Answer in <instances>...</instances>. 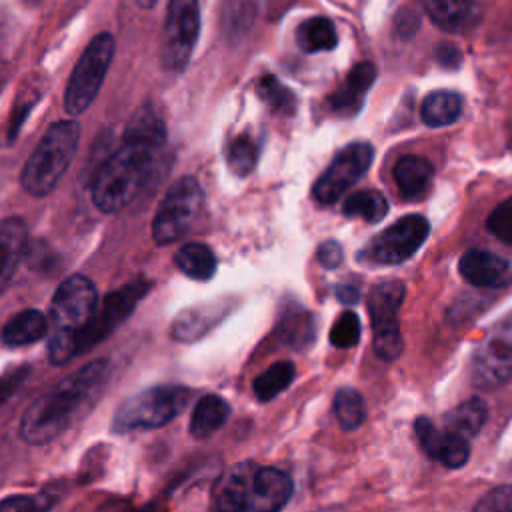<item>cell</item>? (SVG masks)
Segmentation results:
<instances>
[{
    "label": "cell",
    "instance_id": "obj_24",
    "mask_svg": "<svg viewBox=\"0 0 512 512\" xmlns=\"http://www.w3.org/2000/svg\"><path fill=\"white\" fill-rule=\"evenodd\" d=\"M462 100L456 92L434 90L422 102V120L432 128L448 126L460 118Z\"/></svg>",
    "mask_w": 512,
    "mask_h": 512
},
{
    "label": "cell",
    "instance_id": "obj_18",
    "mask_svg": "<svg viewBox=\"0 0 512 512\" xmlns=\"http://www.w3.org/2000/svg\"><path fill=\"white\" fill-rule=\"evenodd\" d=\"M376 80V66L372 62H358L346 76L344 84L328 96V104L334 112H344V114H354L366 90L374 84Z\"/></svg>",
    "mask_w": 512,
    "mask_h": 512
},
{
    "label": "cell",
    "instance_id": "obj_23",
    "mask_svg": "<svg viewBox=\"0 0 512 512\" xmlns=\"http://www.w3.org/2000/svg\"><path fill=\"white\" fill-rule=\"evenodd\" d=\"M174 262L182 274L192 280H210L216 272V256L202 242H186L174 254Z\"/></svg>",
    "mask_w": 512,
    "mask_h": 512
},
{
    "label": "cell",
    "instance_id": "obj_31",
    "mask_svg": "<svg viewBox=\"0 0 512 512\" xmlns=\"http://www.w3.org/2000/svg\"><path fill=\"white\" fill-rule=\"evenodd\" d=\"M226 160L230 170L236 176H246L254 170L256 160H258V148L256 142L252 140L250 134H238L236 138H232L228 152H226Z\"/></svg>",
    "mask_w": 512,
    "mask_h": 512
},
{
    "label": "cell",
    "instance_id": "obj_15",
    "mask_svg": "<svg viewBox=\"0 0 512 512\" xmlns=\"http://www.w3.org/2000/svg\"><path fill=\"white\" fill-rule=\"evenodd\" d=\"M414 434L422 450L440 464L448 468H460L468 462L470 444L468 438H462L450 430H438L428 418L420 416L414 422Z\"/></svg>",
    "mask_w": 512,
    "mask_h": 512
},
{
    "label": "cell",
    "instance_id": "obj_7",
    "mask_svg": "<svg viewBox=\"0 0 512 512\" xmlns=\"http://www.w3.org/2000/svg\"><path fill=\"white\" fill-rule=\"evenodd\" d=\"M114 36L110 32L96 34L78 58L64 92V108L70 116L82 114L98 96L114 56Z\"/></svg>",
    "mask_w": 512,
    "mask_h": 512
},
{
    "label": "cell",
    "instance_id": "obj_12",
    "mask_svg": "<svg viewBox=\"0 0 512 512\" xmlns=\"http://www.w3.org/2000/svg\"><path fill=\"white\" fill-rule=\"evenodd\" d=\"M148 284L136 282L126 284L122 288H116L104 296V300L98 304L94 316L90 322L76 334L74 338V358L84 354L86 350L94 348L102 338H106L118 324H122L132 310L138 306V302L148 292Z\"/></svg>",
    "mask_w": 512,
    "mask_h": 512
},
{
    "label": "cell",
    "instance_id": "obj_16",
    "mask_svg": "<svg viewBox=\"0 0 512 512\" xmlns=\"http://www.w3.org/2000/svg\"><path fill=\"white\" fill-rule=\"evenodd\" d=\"M458 270L464 280L480 288H504L512 284V260L486 250L464 252Z\"/></svg>",
    "mask_w": 512,
    "mask_h": 512
},
{
    "label": "cell",
    "instance_id": "obj_25",
    "mask_svg": "<svg viewBox=\"0 0 512 512\" xmlns=\"http://www.w3.org/2000/svg\"><path fill=\"white\" fill-rule=\"evenodd\" d=\"M296 42L304 52H324L332 50L338 42L336 28L326 16H312L304 20L296 30Z\"/></svg>",
    "mask_w": 512,
    "mask_h": 512
},
{
    "label": "cell",
    "instance_id": "obj_40",
    "mask_svg": "<svg viewBox=\"0 0 512 512\" xmlns=\"http://www.w3.org/2000/svg\"><path fill=\"white\" fill-rule=\"evenodd\" d=\"M336 296L342 304H356L360 298V290L352 284H340L336 286Z\"/></svg>",
    "mask_w": 512,
    "mask_h": 512
},
{
    "label": "cell",
    "instance_id": "obj_2",
    "mask_svg": "<svg viewBox=\"0 0 512 512\" xmlns=\"http://www.w3.org/2000/svg\"><path fill=\"white\" fill-rule=\"evenodd\" d=\"M108 370L106 360H94L64 378L44 396L36 398L20 420V436L32 446L58 438L74 420L76 412L90 400Z\"/></svg>",
    "mask_w": 512,
    "mask_h": 512
},
{
    "label": "cell",
    "instance_id": "obj_32",
    "mask_svg": "<svg viewBox=\"0 0 512 512\" xmlns=\"http://www.w3.org/2000/svg\"><path fill=\"white\" fill-rule=\"evenodd\" d=\"M258 96L278 112H292L296 108L294 94L272 74H266L258 82Z\"/></svg>",
    "mask_w": 512,
    "mask_h": 512
},
{
    "label": "cell",
    "instance_id": "obj_8",
    "mask_svg": "<svg viewBox=\"0 0 512 512\" xmlns=\"http://www.w3.org/2000/svg\"><path fill=\"white\" fill-rule=\"evenodd\" d=\"M202 202L204 192L194 176H182L170 184L152 220V236L156 244H172L180 240L196 222Z\"/></svg>",
    "mask_w": 512,
    "mask_h": 512
},
{
    "label": "cell",
    "instance_id": "obj_13",
    "mask_svg": "<svg viewBox=\"0 0 512 512\" xmlns=\"http://www.w3.org/2000/svg\"><path fill=\"white\" fill-rule=\"evenodd\" d=\"M374 158V150L368 142H354L344 146L330 166L322 172V176L316 180L312 188V196L320 204H334L356 184L364 172L370 168Z\"/></svg>",
    "mask_w": 512,
    "mask_h": 512
},
{
    "label": "cell",
    "instance_id": "obj_41",
    "mask_svg": "<svg viewBox=\"0 0 512 512\" xmlns=\"http://www.w3.org/2000/svg\"><path fill=\"white\" fill-rule=\"evenodd\" d=\"M438 58H440V62H442L444 66L456 68L458 62H460V52H458L454 46H440Z\"/></svg>",
    "mask_w": 512,
    "mask_h": 512
},
{
    "label": "cell",
    "instance_id": "obj_26",
    "mask_svg": "<svg viewBox=\"0 0 512 512\" xmlns=\"http://www.w3.org/2000/svg\"><path fill=\"white\" fill-rule=\"evenodd\" d=\"M488 416L486 402L480 398H470L458 404L448 416H446V430L462 436L472 438L480 432Z\"/></svg>",
    "mask_w": 512,
    "mask_h": 512
},
{
    "label": "cell",
    "instance_id": "obj_38",
    "mask_svg": "<svg viewBox=\"0 0 512 512\" xmlns=\"http://www.w3.org/2000/svg\"><path fill=\"white\" fill-rule=\"evenodd\" d=\"M28 372H30L28 366H20V368H14L0 376V406L18 390V386L26 380Z\"/></svg>",
    "mask_w": 512,
    "mask_h": 512
},
{
    "label": "cell",
    "instance_id": "obj_34",
    "mask_svg": "<svg viewBox=\"0 0 512 512\" xmlns=\"http://www.w3.org/2000/svg\"><path fill=\"white\" fill-rule=\"evenodd\" d=\"M56 502V496L50 490H44L36 496L14 494L0 500V512H46Z\"/></svg>",
    "mask_w": 512,
    "mask_h": 512
},
{
    "label": "cell",
    "instance_id": "obj_1",
    "mask_svg": "<svg viewBox=\"0 0 512 512\" xmlns=\"http://www.w3.org/2000/svg\"><path fill=\"white\" fill-rule=\"evenodd\" d=\"M166 142V128L152 106L138 108L126 124L122 146L98 168L92 200L98 210L112 214L126 208L142 188L158 150Z\"/></svg>",
    "mask_w": 512,
    "mask_h": 512
},
{
    "label": "cell",
    "instance_id": "obj_35",
    "mask_svg": "<svg viewBox=\"0 0 512 512\" xmlns=\"http://www.w3.org/2000/svg\"><path fill=\"white\" fill-rule=\"evenodd\" d=\"M360 340V318L356 312H342L330 330V342L336 348H352Z\"/></svg>",
    "mask_w": 512,
    "mask_h": 512
},
{
    "label": "cell",
    "instance_id": "obj_9",
    "mask_svg": "<svg viewBox=\"0 0 512 512\" xmlns=\"http://www.w3.org/2000/svg\"><path fill=\"white\" fill-rule=\"evenodd\" d=\"M406 288L400 280H384L376 284L368 296V312L372 320L374 352L380 360L392 362L402 354V332L398 310L404 302Z\"/></svg>",
    "mask_w": 512,
    "mask_h": 512
},
{
    "label": "cell",
    "instance_id": "obj_29",
    "mask_svg": "<svg viewBox=\"0 0 512 512\" xmlns=\"http://www.w3.org/2000/svg\"><path fill=\"white\" fill-rule=\"evenodd\" d=\"M334 416L344 430H356L364 418V400L354 388H342L334 396Z\"/></svg>",
    "mask_w": 512,
    "mask_h": 512
},
{
    "label": "cell",
    "instance_id": "obj_21",
    "mask_svg": "<svg viewBox=\"0 0 512 512\" xmlns=\"http://www.w3.org/2000/svg\"><path fill=\"white\" fill-rule=\"evenodd\" d=\"M48 330V318L36 310H20L2 328V342L6 346H24L40 340Z\"/></svg>",
    "mask_w": 512,
    "mask_h": 512
},
{
    "label": "cell",
    "instance_id": "obj_6",
    "mask_svg": "<svg viewBox=\"0 0 512 512\" xmlns=\"http://www.w3.org/2000/svg\"><path fill=\"white\" fill-rule=\"evenodd\" d=\"M192 392L178 384H158L128 396L114 412L112 430L118 434L152 430L172 422L188 404Z\"/></svg>",
    "mask_w": 512,
    "mask_h": 512
},
{
    "label": "cell",
    "instance_id": "obj_30",
    "mask_svg": "<svg viewBox=\"0 0 512 512\" xmlns=\"http://www.w3.org/2000/svg\"><path fill=\"white\" fill-rule=\"evenodd\" d=\"M218 310V304L214 306H202L196 310H186L182 312L174 322H172V336L176 340H196L208 326H212L214 320H206L208 316H216L212 312Z\"/></svg>",
    "mask_w": 512,
    "mask_h": 512
},
{
    "label": "cell",
    "instance_id": "obj_10",
    "mask_svg": "<svg viewBox=\"0 0 512 512\" xmlns=\"http://www.w3.org/2000/svg\"><path fill=\"white\" fill-rule=\"evenodd\" d=\"M470 374L480 390H494L512 378V312L500 318L476 346Z\"/></svg>",
    "mask_w": 512,
    "mask_h": 512
},
{
    "label": "cell",
    "instance_id": "obj_22",
    "mask_svg": "<svg viewBox=\"0 0 512 512\" xmlns=\"http://www.w3.org/2000/svg\"><path fill=\"white\" fill-rule=\"evenodd\" d=\"M430 176H432V166L428 164V160L420 156L406 154L394 164V180L404 198L420 196L426 190Z\"/></svg>",
    "mask_w": 512,
    "mask_h": 512
},
{
    "label": "cell",
    "instance_id": "obj_36",
    "mask_svg": "<svg viewBox=\"0 0 512 512\" xmlns=\"http://www.w3.org/2000/svg\"><path fill=\"white\" fill-rule=\"evenodd\" d=\"M488 230L502 240L504 244H512V196L498 204L488 216Z\"/></svg>",
    "mask_w": 512,
    "mask_h": 512
},
{
    "label": "cell",
    "instance_id": "obj_3",
    "mask_svg": "<svg viewBox=\"0 0 512 512\" xmlns=\"http://www.w3.org/2000/svg\"><path fill=\"white\" fill-rule=\"evenodd\" d=\"M292 496V480L274 466L238 462L214 490V512H280Z\"/></svg>",
    "mask_w": 512,
    "mask_h": 512
},
{
    "label": "cell",
    "instance_id": "obj_42",
    "mask_svg": "<svg viewBox=\"0 0 512 512\" xmlns=\"http://www.w3.org/2000/svg\"><path fill=\"white\" fill-rule=\"evenodd\" d=\"M136 4H138L140 8H144V10H150V8L156 4V0H136Z\"/></svg>",
    "mask_w": 512,
    "mask_h": 512
},
{
    "label": "cell",
    "instance_id": "obj_39",
    "mask_svg": "<svg viewBox=\"0 0 512 512\" xmlns=\"http://www.w3.org/2000/svg\"><path fill=\"white\" fill-rule=\"evenodd\" d=\"M316 256H318V262H320L324 268L332 270V268L340 266V262H342V258H344V252H342V246H340L336 240H326V242H322V244L318 246Z\"/></svg>",
    "mask_w": 512,
    "mask_h": 512
},
{
    "label": "cell",
    "instance_id": "obj_4",
    "mask_svg": "<svg viewBox=\"0 0 512 512\" xmlns=\"http://www.w3.org/2000/svg\"><path fill=\"white\" fill-rule=\"evenodd\" d=\"M98 304V290L90 278L74 274L62 280L50 302V362L64 364L74 358V338L90 322Z\"/></svg>",
    "mask_w": 512,
    "mask_h": 512
},
{
    "label": "cell",
    "instance_id": "obj_20",
    "mask_svg": "<svg viewBox=\"0 0 512 512\" xmlns=\"http://www.w3.org/2000/svg\"><path fill=\"white\" fill-rule=\"evenodd\" d=\"M230 416V404L216 394L202 396L190 416V434L196 440H206L216 434Z\"/></svg>",
    "mask_w": 512,
    "mask_h": 512
},
{
    "label": "cell",
    "instance_id": "obj_28",
    "mask_svg": "<svg viewBox=\"0 0 512 512\" xmlns=\"http://www.w3.org/2000/svg\"><path fill=\"white\" fill-rule=\"evenodd\" d=\"M342 212L346 216H358L366 222H380L388 212V200L376 190H360L346 198Z\"/></svg>",
    "mask_w": 512,
    "mask_h": 512
},
{
    "label": "cell",
    "instance_id": "obj_17",
    "mask_svg": "<svg viewBox=\"0 0 512 512\" xmlns=\"http://www.w3.org/2000/svg\"><path fill=\"white\" fill-rule=\"evenodd\" d=\"M430 20L448 32H464L478 24L482 6L480 0H424Z\"/></svg>",
    "mask_w": 512,
    "mask_h": 512
},
{
    "label": "cell",
    "instance_id": "obj_14",
    "mask_svg": "<svg viewBox=\"0 0 512 512\" xmlns=\"http://www.w3.org/2000/svg\"><path fill=\"white\" fill-rule=\"evenodd\" d=\"M430 232V224L420 214H408L374 236L364 256L376 264H400L416 254Z\"/></svg>",
    "mask_w": 512,
    "mask_h": 512
},
{
    "label": "cell",
    "instance_id": "obj_19",
    "mask_svg": "<svg viewBox=\"0 0 512 512\" xmlns=\"http://www.w3.org/2000/svg\"><path fill=\"white\" fill-rule=\"evenodd\" d=\"M26 248V224L18 216L0 220V292L12 280Z\"/></svg>",
    "mask_w": 512,
    "mask_h": 512
},
{
    "label": "cell",
    "instance_id": "obj_5",
    "mask_svg": "<svg viewBox=\"0 0 512 512\" xmlns=\"http://www.w3.org/2000/svg\"><path fill=\"white\" fill-rule=\"evenodd\" d=\"M78 138L80 126L74 120L54 122L44 132L20 174V184L30 196L42 198L56 188L76 154Z\"/></svg>",
    "mask_w": 512,
    "mask_h": 512
},
{
    "label": "cell",
    "instance_id": "obj_33",
    "mask_svg": "<svg viewBox=\"0 0 512 512\" xmlns=\"http://www.w3.org/2000/svg\"><path fill=\"white\" fill-rule=\"evenodd\" d=\"M256 0H224V26L228 34H244L254 20Z\"/></svg>",
    "mask_w": 512,
    "mask_h": 512
},
{
    "label": "cell",
    "instance_id": "obj_27",
    "mask_svg": "<svg viewBox=\"0 0 512 512\" xmlns=\"http://www.w3.org/2000/svg\"><path fill=\"white\" fill-rule=\"evenodd\" d=\"M296 368L290 360H280L274 362L272 366H268L262 374H258L252 382L254 394L260 402H270L274 400L280 392H284L292 380H294Z\"/></svg>",
    "mask_w": 512,
    "mask_h": 512
},
{
    "label": "cell",
    "instance_id": "obj_11",
    "mask_svg": "<svg viewBox=\"0 0 512 512\" xmlns=\"http://www.w3.org/2000/svg\"><path fill=\"white\" fill-rule=\"evenodd\" d=\"M200 32L198 0H170L160 38L162 66L172 72L186 68Z\"/></svg>",
    "mask_w": 512,
    "mask_h": 512
},
{
    "label": "cell",
    "instance_id": "obj_37",
    "mask_svg": "<svg viewBox=\"0 0 512 512\" xmlns=\"http://www.w3.org/2000/svg\"><path fill=\"white\" fill-rule=\"evenodd\" d=\"M474 512H512V486H498L486 492Z\"/></svg>",
    "mask_w": 512,
    "mask_h": 512
}]
</instances>
